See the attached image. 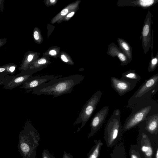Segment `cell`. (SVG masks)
I'll return each instance as SVG.
<instances>
[{
  "label": "cell",
  "instance_id": "1",
  "mask_svg": "<svg viewBox=\"0 0 158 158\" xmlns=\"http://www.w3.org/2000/svg\"><path fill=\"white\" fill-rule=\"evenodd\" d=\"M84 78V77L80 75L55 78L33 89L31 92L38 96L44 94L52 96L53 98H57L71 93L73 87L81 83Z\"/></svg>",
  "mask_w": 158,
  "mask_h": 158
},
{
  "label": "cell",
  "instance_id": "2",
  "mask_svg": "<svg viewBox=\"0 0 158 158\" xmlns=\"http://www.w3.org/2000/svg\"><path fill=\"white\" fill-rule=\"evenodd\" d=\"M157 114H158L157 101L151 99L139 102L132 107L131 112L126 119L123 126V130H130Z\"/></svg>",
  "mask_w": 158,
  "mask_h": 158
},
{
  "label": "cell",
  "instance_id": "3",
  "mask_svg": "<svg viewBox=\"0 0 158 158\" xmlns=\"http://www.w3.org/2000/svg\"><path fill=\"white\" fill-rule=\"evenodd\" d=\"M39 133L28 120L19 132L18 148L23 158H35L38 145Z\"/></svg>",
  "mask_w": 158,
  "mask_h": 158
},
{
  "label": "cell",
  "instance_id": "4",
  "mask_svg": "<svg viewBox=\"0 0 158 158\" xmlns=\"http://www.w3.org/2000/svg\"><path fill=\"white\" fill-rule=\"evenodd\" d=\"M121 120V112L118 109L114 110L107 121L104 131V139L107 147L110 148L118 142L123 132Z\"/></svg>",
  "mask_w": 158,
  "mask_h": 158
},
{
  "label": "cell",
  "instance_id": "5",
  "mask_svg": "<svg viewBox=\"0 0 158 158\" xmlns=\"http://www.w3.org/2000/svg\"><path fill=\"white\" fill-rule=\"evenodd\" d=\"M139 134L137 147L141 158H154L156 147L158 145V135H153L144 129L143 122L138 126Z\"/></svg>",
  "mask_w": 158,
  "mask_h": 158
},
{
  "label": "cell",
  "instance_id": "6",
  "mask_svg": "<svg viewBox=\"0 0 158 158\" xmlns=\"http://www.w3.org/2000/svg\"><path fill=\"white\" fill-rule=\"evenodd\" d=\"M158 90V73H157L145 80L129 99L126 106L132 107L139 102L152 99Z\"/></svg>",
  "mask_w": 158,
  "mask_h": 158
},
{
  "label": "cell",
  "instance_id": "7",
  "mask_svg": "<svg viewBox=\"0 0 158 158\" xmlns=\"http://www.w3.org/2000/svg\"><path fill=\"white\" fill-rule=\"evenodd\" d=\"M102 94V93L100 90L94 93L83 106L74 125L81 123L80 128L83 127L95 111Z\"/></svg>",
  "mask_w": 158,
  "mask_h": 158
},
{
  "label": "cell",
  "instance_id": "8",
  "mask_svg": "<svg viewBox=\"0 0 158 158\" xmlns=\"http://www.w3.org/2000/svg\"><path fill=\"white\" fill-rule=\"evenodd\" d=\"M152 15L148 9L144 19L141 32L142 48L145 54H147L151 47L152 17Z\"/></svg>",
  "mask_w": 158,
  "mask_h": 158
},
{
  "label": "cell",
  "instance_id": "9",
  "mask_svg": "<svg viewBox=\"0 0 158 158\" xmlns=\"http://www.w3.org/2000/svg\"><path fill=\"white\" fill-rule=\"evenodd\" d=\"M33 74L29 71L23 70L21 73L16 75H7L5 77L2 85L3 88L11 90L14 88L22 85Z\"/></svg>",
  "mask_w": 158,
  "mask_h": 158
},
{
  "label": "cell",
  "instance_id": "10",
  "mask_svg": "<svg viewBox=\"0 0 158 158\" xmlns=\"http://www.w3.org/2000/svg\"><path fill=\"white\" fill-rule=\"evenodd\" d=\"M61 76L46 75L31 77L26 80L20 87L25 92L29 93L33 89L53 79L61 77Z\"/></svg>",
  "mask_w": 158,
  "mask_h": 158
},
{
  "label": "cell",
  "instance_id": "11",
  "mask_svg": "<svg viewBox=\"0 0 158 158\" xmlns=\"http://www.w3.org/2000/svg\"><path fill=\"white\" fill-rule=\"evenodd\" d=\"M109 109V106H105L94 116L90 123L91 131L88 135V138L96 134L101 127L108 113Z\"/></svg>",
  "mask_w": 158,
  "mask_h": 158
},
{
  "label": "cell",
  "instance_id": "12",
  "mask_svg": "<svg viewBox=\"0 0 158 158\" xmlns=\"http://www.w3.org/2000/svg\"><path fill=\"white\" fill-rule=\"evenodd\" d=\"M111 86L120 96L124 95L135 88L128 82L114 77L110 78Z\"/></svg>",
  "mask_w": 158,
  "mask_h": 158
},
{
  "label": "cell",
  "instance_id": "13",
  "mask_svg": "<svg viewBox=\"0 0 158 158\" xmlns=\"http://www.w3.org/2000/svg\"><path fill=\"white\" fill-rule=\"evenodd\" d=\"M158 2V0H118L117 6H138L144 9H149Z\"/></svg>",
  "mask_w": 158,
  "mask_h": 158
},
{
  "label": "cell",
  "instance_id": "14",
  "mask_svg": "<svg viewBox=\"0 0 158 158\" xmlns=\"http://www.w3.org/2000/svg\"><path fill=\"white\" fill-rule=\"evenodd\" d=\"M106 53L112 57H117L120 62V65L125 66L129 63L126 56L121 50L113 42L108 45Z\"/></svg>",
  "mask_w": 158,
  "mask_h": 158
},
{
  "label": "cell",
  "instance_id": "15",
  "mask_svg": "<svg viewBox=\"0 0 158 158\" xmlns=\"http://www.w3.org/2000/svg\"><path fill=\"white\" fill-rule=\"evenodd\" d=\"M143 123L147 132L154 136L158 135V114L152 115Z\"/></svg>",
  "mask_w": 158,
  "mask_h": 158
},
{
  "label": "cell",
  "instance_id": "16",
  "mask_svg": "<svg viewBox=\"0 0 158 158\" xmlns=\"http://www.w3.org/2000/svg\"><path fill=\"white\" fill-rule=\"evenodd\" d=\"M122 76L121 79L128 82L134 87L141 78V76L133 70H127L122 73Z\"/></svg>",
  "mask_w": 158,
  "mask_h": 158
},
{
  "label": "cell",
  "instance_id": "17",
  "mask_svg": "<svg viewBox=\"0 0 158 158\" xmlns=\"http://www.w3.org/2000/svg\"><path fill=\"white\" fill-rule=\"evenodd\" d=\"M119 48L126 56L129 63L132 60V48L129 43L124 39L118 38L117 40Z\"/></svg>",
  "mask_w": 158,
  "mask_h": 158
},
{
  "label": "cell",
  "instance_id": "18",
  "mask_svg": "<svg viewBox=\"0 0 158 158\" xmlns=\"http://www.w3.org/2000/svg\"><path fill=\"white\" fill-rule=\"evenodd\" d=\"M110 155V158H127L125 147L123 142H120L114 147Z\"/></svg>",
  "mask_w": 158,
  "mask_h": 158
},
{
  "label": "cell",
  "instance_id": "19",
  "mask_svg": "<svg viewBox=\"0 0 158 158\" xmlns=\"http://www.w3.org/2000/svg\"><path fill=\"white\" fill-rule=\"evenodd\" d=\"M94 145L88 154L87 158H98L103 143L101 140H94Z\"/></svg>",
  "mask_w": 158,
  "mask_h": 158
},
{
  "label": "cell",
  "instance_id": "20",
  "mask_svg": "<svg viewBox=\"0 0 158 158\" xmlns=\"http://www.w3.org/2000/svg\"><path fill=\"white\" fill-rule=\"evenodd\" d=\"M158 65V51L155 56L151 58L149 65L148 68V70L149 72L154 71Z\"/></svg>",
  "mask_w": 158,
  "mask_h": 158
},
{
  "label": "cell",
  "instance_id": "21",
  "mask_svg": "<svg viewBox=\"0 0 158 158\" xmlns=\"http://www.w3.org/2000/svg\"><path fill=\"white\" fill-rule=\"evenodd\" d=\"M129 155L130 158H141L137 145L132 144L131 146Z\"/></svg>",
  "mask_w": 158,
  "mask_h": 158
},
{
  "label": "cell",
  "instance_id": "22",
  "mask_svg": "<svg viewBox=\"0 0 158 158\" xmlns=\"http://www.w3.org/2000/svg\"><path fill=\"white\" fill-rule=\"evenodd\" d=\"M11 66H6L0 67V74L6 73L8 75H13V74L11 72L10 69V68Z\"/></svg>",
  "mask_w": 158,
  "mask_h": 158
},
{
  "label": "cell",
  "instance_id": "23",
  "mask_svg": "<svg viewBox=\"0 0 158 158\" xmlns=\"http://www.w3.org/2000/svg\"><path fill=\"white\" fill-rule=\"evenodd\" d=\"M153 30L152 29V36H151V57L152 58L153 57Z\"/></svg>",
  "mask_w": 158,
  "mask_h": 158
},
{
  "label": "cell",
  "instance_id": "24",
  "mask_svg": "<svg viewBox=\"0 0 158 158\" xmlns=\"http://www.w3.org/2000/svg\"><path fill=\"white\" fill-rule=\"evenodd\" d=\"M8 74L6 73H2L0 74V86L2 85L4 82L5 77Z\"/></svg>",
  "mask_w": 158,
  "mask_h": 158
},
{
  "label": "cell",
  "instance_id": "25",
  "mask_svg": "<svg viewBox=\"0 0 158 158\" xmlns=\"http://www.w3.org/2000/svg\"><path fill=\"white\" fill-rule=\"evenodd\" d=\"M46 62V60L44 59H41L38 61V64H45Z\"/></svg>",
  "mask_w": 158,
  "mask_h": 158
},
{
  "label": "cell",
  "instance_id": "26",
  "mask_svg": "<svg viewBox=\"0 0 158 158\" xmlns=\"http://www.w3.org/2000/svg\"><path fill=\"white\" fill-rule=\"evenodd\" d=\"M68 10L67 9H64L61 12V15H66L68 12Z\"/></svg>",
  "mask_w": 158,
  "mask_h": 158
},
{
  "label": "cell",
  "instance_id": "27",
  "mask_svg": "<svg viewBox=\"0 0 158 158\" xmlns=\"http://www.w3.org/2000/svg\"><path fill=\"white\" fill-rule=\"evenodd\" d=\"M34 37L35 40H37L39 39V37L38 32L35 31L34 32Z\"/></svg>",
  "mask_w": 158,
  "mask_h": 158
},
{
  "label": "cell",
  "instance_id": "28",
  "mask_svg": "<svg viewBox=\"0 0 158 158\" xmlns=\"http://www.w3.org/2000/svg\"><path fill=\"white\" fill-rule=\"evenodd\" d=\"M42 158H51L50 156L46 152H44L43 153Z\"/></svg>",
  "mask_w": 158,
  "mask_h": 158
},
{
  "label": "cell",
  "instance_id": "29",
  "mask_svg": "<svg viewBox=\"0 0 158 158\" xmlns=\"http://www.w3.org/2000/svg\"><path fill=\"white\" fill-rule=\"evenodd\" d=\"M154 158H158V145L156 146V148Z\"/></svg>",
  "mask_w": 158,
  "mask_h": 158
},
{
  "label": "cell",
  "instance_id": "30",
  "mask_svg": "<svg viewBox=\"0 0 158 158\" xmlns=\"http://www.w3.org/2000/svg\"><path fill=\"white\" fill-rule=\"evenodd\" d=\"M61 58L62 60L66 62H68V59L66 58V57L64 55H61Z\"/></svg>",
  "mask_w": 158,
  "mask_h": 158
},
{
  "label": "cell",
  "instance_id": "31",
  "mask_svg": "<svg viewBox=\"0 0 158 158\" xmlns=\"http://www.w3.org/2000/svg\"><path fill=\"white\" fill-rule=\"evenodd\" d=\"M49 54L52 56H54L56 54V52L54 50H51L49 52Z\"/></svg>",
  "mask_w": 158,
  "mask_h": 158
},
{
  "label": "cell",
  "instance_id": "32",
  "mask_svg": "<svg viewBox=\"0 0 158 158\" xmlns=\"http://www.w3.org/2000/svg\"><path fill=\"white\" fill-rule=\"evenodd\" d=\"M33 59V56L31 55H30L28 56L27 58V60L28 62H30Z\"/></svg>",
  "mask_w": 158,
  "mask_h": 158
},
{
  "label": "cell",
  "instance_id": "33",
  "mask_svg": "<svg viewBox=\"0 0 158 158\" xmlns=\"http://www.w3.org/2000/svg\"><path fill=\"white\" fill-rule=\"evenodd\" d=\"M63 158H71L70 156H69L66 153H64L63 155Z\"/></svg>",
  "mask_w": 158,
  "mask_h": 158
},
{
  "label": "cell",
  "instance_id": "34",
  "mask_svg": "<svg viewBox=\"0 0 158 158\" xmlns=\"http://www.w3.org/2000/svg\"><path fill=\"white\" fill-rule=\"evenodd\" d=\"M74 13L73 12H71L67 16V17H72L74 15Z\"/></svg>",
  "mask_w": 158,
  "mask_h": 158
},
{
  "label": "cell",
  "instance_id": "35",
  "mask_svg": "<svg viewBox=\"0 0 158 158\" xmlns=\"http://www.w3.org/2000/svg\"><path fill=\"white\" fill-rule=\"evenodd\" d=\"M50 1L52 3H53L54 2H55V0H50Z\"/></svg>",
  "mask_w": 158,
  "mask_h": 158
}]
</instances>
